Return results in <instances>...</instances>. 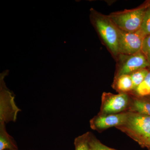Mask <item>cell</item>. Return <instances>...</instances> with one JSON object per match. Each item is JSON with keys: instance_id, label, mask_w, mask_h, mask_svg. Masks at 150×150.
<instances>
[{"instance_id": "1", "label": "cell", "mask_w": 150, "mask_h": 150, "mask_svg": "<svg viewBox=\"0 0 150 150\" xmlns=\"http://www.w3.org/2000/svg\"><path fill=\"white\" fill-rule=\"evenodd\" d=\"M116 128L137 142L142 148L150 149V117L130 112L126 122Z\"/></svg>"}, {"instance_id": "2", "label": "cell", "mask_w": 150, "mask_h": 150, "mask_svg": "<svg viewBox=\"0 0 150 150\" xmlns=\"http://www.w3.org/2000/svg\"><path fill=\"white\" fill-rule=\"evenodd\" d=\"M92 24L111 54L117 57L118 52V28L108 15L100 13L94 9L90 10Z\"/></svg>"}, {"instance_id": "3", "label": "cell", "mask_w": 150, "mask_h": 150, "mask_svg": "<svg viewBox=\"0 0 150 150\" xmlns=\"http://www.w3.org/2000/svg\"><path fill=\"white\" fill-rule=\"evenodd\" d=\"M149 3V1L136 8L111 13L108 16L119 29L128 32H135L141 29Z\"/></svg>"}, {"instance_id": "4", "label": "cell", "mask_w": 150, "mask_h": 150, "mask_svg": "<svg viewBox=\"0 0 150 150\" xmlns=\"http://www.w3.org/2000/svg\"><path fill=\"white\" fill-rule=\"evenodd\" d=\"M1 74L0 79V124L16 121L17 115L20 109L15 102V96L6 86L4 81L7 73Z\"/></svg>"}, {"instance_id": "5", "label": "cell", "mask_w": 150, "mask_h": 150, "mask_svg": "<svg viewBox=\"0 0 150 150\" xmlns=\"http://www.w3.org/2000/svg\"><path fill=\"white\" fill-rule=\"evenodd\" d=\"M131 101L129 93H121L115 94L103 92L101 96V104L98 115L116 114L128 111Z\"/></svg>"}, {"instance_id": "6", "label": "cell", "mask_w": 150, "mask_h": 150, "mask_svg": "<svg viewBox=\"0 0 150 150\" xmlns=\"http://www.w3.org/2000/svg\"><path fill=\"white\" fill-rule=\"evenodd\" d=\"M118 52L119 54L130 55L140 52L146 35L140 29L128 32L118 28Z\"/></svg>"}, {"instance_id": "7", "label": "cell", "mask_w": 150, "mask_h": 150, "mask_svg": "<svg viewBox=\"0 0 150 150\" xmlns=\"http://www.w3.org/2000/svg\"><path fill=\"white\" fill-rule=\"evenodd\" d=\"M115 78L145 68H149L150 64L141 51L130 55L119 54Z\"/></svg>"}, {"instance_id": "8", "label": "cell", "mask_w": 150, "mask_h": 150, "mask_svg": "<svg viewBox=\"0 0 150 150\" xmlns=\"http://www.w3.org/2000/svg\"><path fill=\"white\" fill-rule=\"evenodd\" d=\"M129 111L108 115H98L90 121L92 129L101 131L111 128L118 127L125 123L129 116Z\"/></svg>"}, {"instance_id": "9", "label": "cell", "mask_w": 150, "mask_h": 150, "mask_svg": "<svg viewBox=\"0 0 150 150\" xmlns=\"http://www.w3.org/2000/svg\"><path fill=\"white\" fill-rule=\"evenodd\" d=\"M130 96L131 101L128 111L150 117V100L146 97Z\"/></svg>"}, {"instance_id": "10", "label": "cell", "mask_w": 150, "mask_h": 150, "mask_svg": "<svg viewBox=\"0 0 150 150\" xmlns=\"http://www.w3.org/2000/svg\"><path fill=\"white\" fill-rule=\"evenodd\" d=\"M112 86L119 93H128L134 90L133 82L129 74L122 75L114 78Z\"/></svg>"}, {"instance_id": "11", "label": "cell", "mask_w": 150, "mask_h": 150, "mask_svg": "<svg viewBox=\"0 0 150 150\" xmlns=\"http://www.w3.org/2000/svg\"><path fill=\"white\" fill-rule=\"evenodd\" d=\"M18 149L14 140L7 132L5 124H0V150Z\"/></svg>"}, {"instance_id": "12", "label": "cell", "mask_w": 150, "mask_h": 150, "mask_svg": "<svg viewBox=\"0 0 150 150\" xmlns=\"http://www.w3.org/2000/svg\"><path fill=\"white\" fill-rule=\"evenodd\" d=\"M133 91L134 92V96L138 97L150 96V69L145 79Z\"/></svg>"}, {"instance_id": "13", "label": "cell", "mask_w": 150, "mask_h": 150, "mask_svg": "<svg viewBox=\"0 0 150 150\" xmlns=\"http://www.w3.org/2000/svg\"><path fill=\"white\" fill-rule=\"evenodd\" d=\"M149 71V68H145L137 70L129 74L133 82L134 90L144 81Z\"/></svg>"}, {"instance_id": "14", "label": "cell", "mask_w": 150, "mask_h": 150, "mask_svg": "<svg viewBox=\"0 0 150 150\" xmlns=\"http://www.w3.org/2000/svg\"><path fill=\"white\" fill-rule=\"evenodd\" d=\"M90 134V132H87L75 139V150H90L89 146Z\"/></svg>"}, {"instance_id": "15", "label": "cell", "mask_w": 150, "mask_h": 150, "mask_svg": "<svg viewBox=\"0 0 150 150\" xmlns=\"http://www.w3.org/2000/svg\"><path fill=\"white\" fill-rule=\"evenodd\" d=\"M89 146L90 150H118L108 147L103 144L91 133L89 139Z\"/></svg>"}, {"instance_id": "16", "label": "cell", "mask_w": 150, "mask_h": 150, "mask_svg": "<svg viewBox=\"0 0 150 150\" xmlns=\"http://www.w3.org/2000/svg\"><path fill=\"white\" fill-rule=\"evenodd\" d=\"M141 29L146 35H150V1L145 11Z\"/></svg>"}, {"instance_id": "17", "label": "cell", "mask_w": 150, "mask_h": 150, "mask_svg": "<svg viewBox=\"0 0 150 150\" xmlns=\"http://www.w3.org/2000/svg\"><path fill=\"white\" fill-rule=\"evenodd\" d=\"M141 51L150 64V35L145 37L142 43Z\"/></svg>"}, {"instance_id": "18", "label": "cell", "mask_w": 150, "mask_h": 150, "mask_svg": "<svg viewBox=\"0 0 150 150\" xmlns=\"http://www.w3.org/2000/svg\"><path fill=\"white\" fill-rule=\"evenodd\" d=\"M146 98H148V99L150 100V96L147 97Z\"/></svg>"}, {"instance_id": "19", "label": "cell", "mask_w": 150, "mask_h": 150, "mask_svg": "<svg viewBox=\"0 0 150 150\" xmlns=\"http://www.w3.org/2000/svg\"></svg>"}, {"instance_id": "20", "label": "cell", "mask_w": 150, "mask_h": 150, "mask_svg": "<svg viewBox=\"0 0 150 150\" xmlns=\"http://www.w3.org/2000/svg\"><path fill=\"white\" fill-rule=\"evenodd\" d=\"M149 69H150V67L149 68Z\"/></svg>"}, {"instance_id": "21", "label": "cell", "mask_w": 150, "mask_h": 150, "mask_svg": "<svg viewBox=\"0 0 150 150\" xmlns=\"http://www.w3.org/2000/svg\"><path fill=\"white\" fill-rule=\"evenodd\" d=\"M150 150V149H149V150Z\"/></svg>"}]
</instances>
